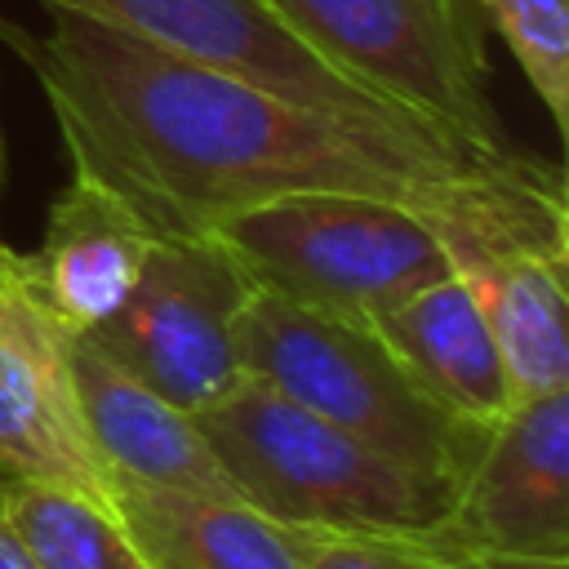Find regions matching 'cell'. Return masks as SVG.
<instances>
[{
  "label": "cell",
  "instance_id": "7c38bea8",
  "mask_svg": "<svg viewBox=\"0 0 569 569\" xmlns=\"http://www.w3.org/2000/svg\"><path fill=\"white\" fill-rule=\"evenodd\" d=\"M449 271L467 280L489 338L502 356L511 409L569 391V325L565 262L538 249L445 244Z\"/></svg>",
  "mask_w": 569,
  "mask_h": 569
},
{
  "label": "cell",
  "instance_id": "6da1fadb",
  "mask_svg": "<svg viewBox=\"0 0 569 569\" xmlns=\"http://www.w3.org/2000/svg\"><path fill=\"white\" fill-rule=\"evenodd\" d=\"M36 76L71 173L120 196L156 240L209 236L227 213L289 191L413 204L440 244L569 258L565 182L542 160H493L413 116L311 107L187 62L80 13L40 36L0 22Z\"/></svg>",
  "mask_w": 569,
  "mask_h": 569
},
{
  "label": "cell",
  "instance_id": "2e32d148",
  "mask_svg": "<svg viewBox=\"0 0 569 569\" xmlns=\"http://www.w3.org/2000/svg\"><path fill=\"white\" fill-rule=\"evenodd\" d=\"M551 124L569 133V0H476Z\"/></svg>",
  "mask_w": 569,
  "mask_h": 569
},
{
  "label": "cell",
  "instance_id": "3957f363",
  "mask_svg": "<svg viewBox=\"0 0 569 569\" xmlns=\"http://www.w3.org/2000/svg\"><path fill=\"white\" fill-rule=\"evenodd\" d=\"M196 422L240 498L289 529L422 538L453 502L449 489L253 378Z\"/></svg>",
  "mask_w": 569,
  "mask_h": 569
},
{
  "label": "cell",
  "instance_id": "ba28073f",
  "mask_svg": "<svg viewBox=\"0 0 569 569\" xmlns=\"http://www.w3.org/2000/svg\"><path fill=\"white\" fill-rule=\"evenodd\" d=\"M67 329L36 302L18 249L0 240V480L111 502L71 373Z\"/></svg>",
  "mask_w": 569,
  "mask_h": 569
},
{
  "label": "cell",
  "instance_id": "8fae6325",
  "mask_svg": "<svg viewBox=\"0 0 569 569\" xmlns=\"http://www.w3.org/2000/svg\"><path fill=\"white\" fill-rule=\"evenodd\" d=\"M151 240L156 236L120 196L84 173H71L49 209L44 240L31 253L18 249V267L36 302L67 333H89L120 311Z\"/></svg>",
  "mask_w": 569,
  "mask_h": 569
},
{
  "label": "cell",
  "instance_id": "7a4b0ae2",
  "mask_svg": "<svg viewBox=\"0 0 569 569\" xmlns=\"http://www.w3.org/2000/svg\"><path fill=\"white\" fill-rule=\"evenodd\" d=\"M240 365L244 378L289 396L449 493H458L493 431L445 409L373 325L307 311L276 293H249L240 316Z\"/></svg>",
  "mask_w": 569,
  "mask_h": 569
},
{
  "label": "cell",
  "instance_id": "e0dca14e",
  "mask_svg": "<svg viewBox=\"0 0 569 569\" xmlns=\"http://www.w3.org/2000/svg\"><path fill=\"white\" fill-rule=\"evenodd\" d=\"M302 569H445L413 538L373 533H311Z\"/></svg>",
  "mask_w": 569,
  "mask_h": 569
},
{
  "label": "cell",
  "instance_id": "d6986e66",
  "mask_svg": "<svg viewBox=\"0 0 569 569\" xmlns=\"http://www.w3.org/2000/svg\"><path fill=\"white\" fill-rule=\"evenodd\" d=\"M0 569H40V565L31 560V551H27V542L18 538V529L9 525L4 502H0Z\"/></svg>",
  "mask_w": 569,
  "mask_h": 569
},
{
  "label": "cell",
  "instance_id": "52a82bcc",
  "mask_svg": "<svg viewBox=\"0 0 569 569\" xmlns=\"http://www.w3.org/2000/svg\"><path fill=\"white\" fill-rule=\"evenodd\" d=\"M49 13H80L107 22L133 40H147L187 62L240 76L284 98L356 111V116H409L329 58H320L267 0H40ZM418 120V116H413Z\"/></svg>",
  "mask_w": 569,
  "mask_h": 569
},
{
  "label": "cell",
  "instance_id": "277c9868",
  "mask_svg": "<svg viewBox=\"0 0 569 569\" xmlns=\"http://www.w3.org/2000/svg\"><path fill=\"white\" fill-rule=\"evenodd\" d=\"M209 236L258 293L360 325L449 276V253L427 213L360 191L271 196L227 213Z\"/></svg>",
  "mask_w": 569,
  "mask_h": 569
},
{
  "label": "cell",
  "instance_id": "5b68a950",
  "mask_svg": "<svg viewBox=\"0 0 569 569\" xmlns=\"http://www.w3.org/2000/svg\"><path fill=\"white\" fill-rule=\"evenodd\" d=\"M320 58L382 102L471 142L493 160H525L493 98L485 18L476 0H267Z\"/></svg>",
  "mask_w": 569,
  "mask_h": 569
},
{
  "label": "cell",
  "instance_id": "4fadbf2b",
  "mask_svg": "<svg viewBox=\"0 0 569 569\" xmlns=\"http://www.w3.org/2000/svg\"><path fill=\"white\" fill-rule=\"evenodd\" d=\"M400 365L458 418L498 427L511 409V387L489 325L462 276H440L373 320Z\"/></svg>",
  "mask_w": 569,
  "mask_h": 569
},
{
  "label": "cell",
  "instance_id": "9c48e42d",
  "mask_svg": "<svg viewBox=\"0 0 569 569\" xmlns=\"http://www.w3.org/2000/svg\"><path fill=\"white\" fill-rule=\"evenodd\" d=\"M422 547L569 556V391L507 409Z\"/></svg>",
  "mask_w": 569,
  "mask_h": 569
},
{
  "label": "cell",
  "instance_id": "9a60e30c",
  "mask_svg": "<svg viewBox=\"0 0 569 569\" xmlns=\"http://www.w3.org/2000/svg\"><path fill=\"white\" fill-rule=\"evenodd\" d=\"M0 502L40 569H151L116 502L18 480H0Z\"/></svg>",
  "mask_w": 569,
  "mask_h": 569
},
{
  "label": "cell",
  "instance_id": "30bf717a",
  "mask_svg": "<svg viewBox=\"0 0 569 569\" xmlns=\"http://www.w3.org/2000/svg\"><path fill=\"white\" fill-rule=\"evenodd\" d=\"M67 351H71V373L80 391V413H84L93 453L111 476V489L147 485V489L240 498L213 445L204 440L196 413L169 405L160 391L124 373L84 333H71Z\"/></svg>",
  "mask_w": 569,
  "mask_h": 569
},
{
  "label": "cell",
  "instance_id": "8992f818",
  "mask_svg": "<svg viewBox=\"0 0 569 569\" xmlns=\"http://www.w3.org/2000/svg\"><path fill=\"white\" fill-rule=\"evenodd\" d=\"M253 284L213 236L151 240L111 320L84 338L169 405L200 413L244 382L240 316Z\"/></svg>",
  "mask_w": 569,
  "mask_h": 569
},
{
  "label": "cell",
  "instance_id": "5bb4252c",
  "mask_svg": "<svg viewBox=\"0 0 569 569\" xmlns=\"http://www.w3.org/2000/svg\"><path fill=\"white\" fill-rule=\"evenodd\" d=\"M111 502L151 569H302L307 529H289L244 498L116 485Z\"/></svg>",
  "mask_w": 569,
  "mask_h": 569
},
{
  "label": "cell",
  "instance_id": "ac0fdd59",
  "mask_svg": "<svg viewBox=\"0 0 569 569\" xmlns=\"http://www.w3.org/2000/svg\"><path fill=\"white\" fill-rule=\"evenodd\" d=\"M422 551H431L445 569H569V556H538V551H493V547H422Z\"/></svg>",
  "mask_w": 569,
  "mask_h": 569
}]
</instances>
